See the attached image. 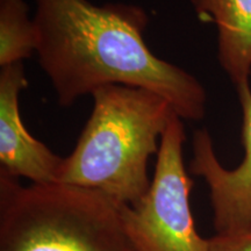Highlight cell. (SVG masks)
I'll return each instance as SVG.
<instances>
[{
	"label": "cell",
	"mask_w": 251,
	"mask_h": 251,
	"mask_svg": "<svg viewBox=\"0 0 251 251\" xmlns=\"http://www.w3.org/2000/svg\"><path fill=\"white\" fill-rule=\"evenodd\" d=\"M33 19L39 63L63 107L100 87L124 85L161 94L181 119L198 121L205 115V87L149 49L148 15L140 6L36 0Z\"/></svg>",
	"instance_id": "6da1fadb"
},
{
	"label": "cell",
	"mask_w": 251,
	"mask_h": 251,
	"mask_svg": "<svg viewBox=\"0 0 251 251\" xmlns=\"http://www.w3.org/2000/svg\"><path fill=\"white\" fill-rule=\"evenodd\" d=\"M92 97V113L75 149L63 157L58 183L134 205L148 191L149 158L158 153L176 112L161 94L141 87L108 85Z\"/></svg>",
	"instance_id": "7a4b0ae2"
},
{
	"label": "cell",
	"mask_w": 251,
	"mask_h": 251,
	"mask_svg": "<svg viewBox=\"0 0 251 251\" xmlns=\"http://www.w3.org/2000/svg\"><path fill=\"white\" fill-rule=\"evenodd\" d=\"M121 205L98 191L0 172V251H134Z\"/></svg>",
	"instance_id": "3957f363"
},
{
	"label": "cell",
	"mask_w": 251,
	"mask_h": 251,
	"mask_svg": "<svg viewBox=\"0 0 251 251\" xmlns=\"http://www.w3.org/2000/svg\"><path fill=\"white\" fill-rule=\"evenodd\" d=\"M185 129L174 113L162 135L153 178L134 205H121L125 233L134 251H208L191 209L193 181L184 164Z\"/></svg>",
	"instance_id": "277c9868"
},
{
	"label": "cell",
	"mask_w": 251,
	"mask_h": 251,
	"mask_svg": "<svg viewBox=\"0 0 251 251\" xmlns=\"http://www.w3.org/2000/svg\"><path fill=\"white\" fill-rule=\"evenodd\" d=\"M242 107L244 158L228 170L216 157L206 129L193 135L190 172L201 177L209 190L216 234H231L251 228V87L249 81L235 86Z\"/></svg>",
	"instance_id": "5b68a950"
},
{
	"label": "cell",
	"mask_w": 251,
	"mask_h": 251,
	"mask_svg": "<svg viewBox=\"0 0 251 251\" xmlns=\"http://www.w3.org/2000/svg\"><path fill=\"white\" fill-rule=\"evenodd\" d=\"M27 87L24 63L0 71V172L27 178L31 184L58 183L63 157L27 130L19 108V94Z\"/></svg>",
	"instance_id": "8992f818"
},
{
	"label": "cell",
	"mask_w": 251,
	"mask_h": 251,
	"mask_svg": "<svg viewBox=\"0 0 251 251\" xmlns=\"http://www.w3.org/2000/svg\"><path fill=\"white\" fill-rule=\"evenodd\" d=\"M198 18L218 31L219 64L234 85L251 74V0H191Z\"/></svg>",
	"instance_id": "52a82bcc"
},
{
	"label": "cell",
	"mask_w": 251,
	"mask_h": 251,
	"mask_svg": "<svg viewBox=\"0 0 251 251\" xmlns=\"http://www.w3.org/2000/svg\"><path fill=\"white\" fill-rule=\"evenodd\" d=\"M37 47V28L25 0H0V65L24 62Z\"/></svg>",
	"instance_id": "ba28073f"
},
{
	"label": "cell",
	"mask_w": 251,
	"mask_h": 251,
	"mask_svg": "<svg viewBox=\"0 0 251 251\" xmlns=\"http://www.w3.org/2000/svg\"><path fill=\"white\" fill-rule=\"evenodd\" d=\"M208 240V251H251V228L237 233L216 234Z\"/></svg>",
	"instance_id": "9c48e42d"
}]
</instances>
